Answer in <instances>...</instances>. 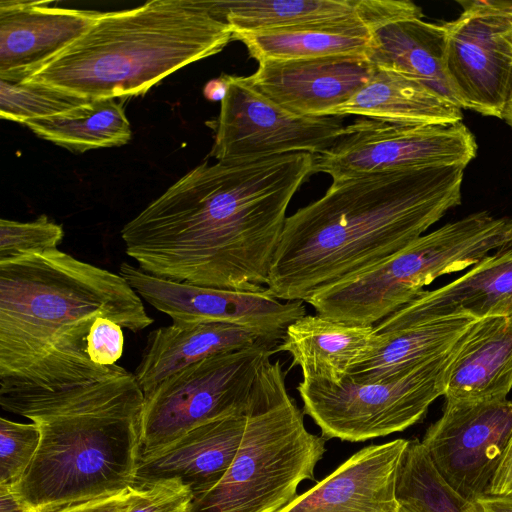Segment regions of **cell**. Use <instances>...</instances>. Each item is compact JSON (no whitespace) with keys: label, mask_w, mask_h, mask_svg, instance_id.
I'll list each match as a JSON object with an SVG mask.
<instances>
[{"label":"cell","mask_w":512,"mask_h":512,"mask_svg":"<svg viewBox=\"0 0 512 512\" xmlns=\"http://www.w3.org/2000/svg\"><path fill=\"white\" fill-rule=\"evenodd\" d=\"M313 159L289 153L203 162L123 226L126 254L167 280L265 291L287 208Z\"/></svg>","instance_id":"cell-1"},{"label":"cell","mask_w":512,"mask_h":512,"mask_svg":"<svg viewBox=\"0 0 512 512\" xmlns=\"http://www.w3.org/2000/svg\"><path fill=\"white\" fill-rule=\"evenodd\" d=\"M465 167L332 180L321 198L286 218L266 292L306 302L402 250L460 204Z\"/></svg>","instance_id":"cell-2"},{"label":"cell","mask_w":512,"mask_h":512,"mask_svg":"<svg viewBox=\"0 0 512 512\" xmlns=\"http://www.w3.org/2000/svg\"><path fill=\"white\" fill-rule=\"evenodd\" d=\"M100 317L133 333L154 322L119 273L58 248L0 262V393L59 391L125 372L90 357Z\"/></svg>","instance_id":"cell-3"},{"label":"cell","mask_w":512,"mask_h":512,"mask_svg":"<svg viewBox=\"0 0 512 512\" xmlns=\"http://www.w3.org/2000/svg\"><path fill=\"white\" fill-rule=\"evenodd\" d=\"M144 393L127 370L59 391L0 393L1 407L38 424V450L12 487L29 512L109 497L135 483Z\"/></svg>","instance_id":"cell-4"},{"label":"cell","mask_w":512,"mask_h":512,"mask_svg":"<svg viewBox=\"0 0 512 512\" xmlns=\"http://www.w3.org/2000/svg\"><path fill=\"white\" fill-rule=\"evenodd\" d=\"M232 39L231 27L202 0L148 1L99 13L82 36L23 81L88 99L139 96Z\"/></svg>","instance_id":"cell-5"},{"label":"cell","mask_w":512,"mask_h":512,"mask_svg":"<svg viewBox=\"0 0 512 512\" xmlns=\"http://www.w3.org/2000/svg\"><path fill=\"white\" fill-rule=\"evenodd\" d=\"M326 439L309 432L280 360L262 366L238 452L221 480L187 512H278L315 479Z\"/></svg>","instance_id":"cell-6"},{"label":"cell","mask_w":512,"mask_h":512,"mask_svg":"<svg viewBox=\"0 0 512 512\" xmlns=\"http://www.w3.org/2000/svg\"><path fill=\"white\" fill-rule=\"evenodd\" d=\"M512 247L509 218L487 211L420 236L377 265L310 297L318 315L330 320L374 326L445 274L473 266L492 251Z\"/></svg>","instance_id":"cell-7"},{"label":"cell","mask_w":512,"mask_h":512,"mask_svg":"<svg viewBox=\"0 0 512 512\" xmlns=\"http://www.w3.org/2000/svg\"><path fill=\"white\" fill-rule=\"evenodd\" d=\"M454 349L382 381L362 383L346 377L330 384L302 380L297 391L303 412L326 440L364 442L402 432L421 421L429 406L443 396Z\"/></svg>","instance_id":"cell-8"},{"label":"cell","mask_w":512,"mask_h":512,"mask_svg":"<svg viewBox=\"0 0 512 512\" xmlns=\"http://www.w3.org/2000/svg\"><path fill=\"white\" fill-rule=\"evenodd\" d=\"M277 344L262 342L217 354L170 375L144 395L140 454L189 430L246 409L263 364Z\"/></svg>","instance_id":"cell-9"},{"label":"cell","mask_w":512,"mask_h":512,"mask_svg":"<svg viewBox=\"0 0 512 512\" xmlns=\"http://www.w3.org/2000/svg\"><path fill=\"white\" fill-rule=\"evenodd\" d=\"M331 148L314 155L313 173L332 180L387 171L467 165L476 155L473 134L462 121L394 123L359 118Z\"/></svg>","instance_id":"cell-10"},{"label":"cell","mask_w":512,"mask_h":512,"mask_svg":"<svg viewBox=\"0 0 512 512\" xmlns=\"http://www.w3.org/2000/svg\"><path fill=\"white\" fill-rule=\"evenodd\" d=\"M227 92L217 118L210 156L221 162H243L289 153L317 155L347 131L343 117L292 113L256 89L247 76L226 75Z\"/></svg>","instance_id":"cell-11"},{"label":"cell","mask_w":512,"mask_h":512,"mask_svg":"<svg viewBox=\"0 0 512 512\" xmlns=\"http://www.w3.org/2000/svg\"><path fill=\"white\" fill-rule=\"evenodd\" d=\"M460 4L444 24L446 77L460 108L503 119L512 100V2Z\"/></svg>","instance_id":"cell-12"},{"label":"cell","mask_w":512,"mask_h":512,"mask_svg":"<svg viewBox=\"0 0 512 512\" xmlns=\"http://www.w3.org/2000/svg\"><path fill=\"white\" fill-rule=\"evenodd\" d=\"M512 438V401H445L421 443L445 483L465 502L490 494Z\"/></svg>","instance_id":"cell-13"},{"label":"cell","mask_w":512,"mask_h":512,"mask_svg":"<svg viewBox=\"0 0 512 512\" xmlns=\"http://www.w3.org/2000/svg\"><path fill=\"white\" fill-rule=\"evenodd\" d=\"M119 274L134 291L175 324L220 322L254 329L280 343L286 329L306 315L303 301H282L261 292H244L167 280L122 262Z\"/></svg>","instance_id":"cell-14"},{"label":"cell","mask_w":512,"mask_h":512,"mask_svg":"<svg viewBox=\"0 0 512 512\" xmlns=\"http://www.w3.org/2000/svg\"><path fill=\"white\" fill-rule=\"evenodd\" d=\"M375 66L365 56H330L258 62L247 76L265 96L301 116L328 117L371 78Z\"/></svg>","instance_id":"cell-15"},{"label":"cell","mask_w":512,"mask_h":512,"mask_svg":"<svg viewBox=\"0 0 512 512\" xmlns=\"http://www.w3.org/2000/svg\"><path fill=\"white\" fill-rule=\"evenodd\" d=\"M408 440L369 445L278 512H399L396 482Z\"/></svg>","instance_id":"cell-16"},{"label":"cell","mask_w":512,"mask_h":512,"mask_svg":"<svg viewBox=\"0 0 512 512\" xmlns=\"http://www.w3.org/2000/svg\"><path fill=\"white\" fill-rule=\"evenodd\" d=\"M205 7L233 33L364 21L377 29L389 23L422 18L408 0H203Z\"/></svg>","instance_id":"cell-17"},{"label":"cell","mask_w":512,"mask_h":512,"mask_svg":"<svg viewBox=\"0 0 512 512\" xmlns=\"http://www.w3.org/2000/svg\"><path fill=\"white\" fill-rule=\"evenodd\" d=\"M0 1V79L23 81L82 36L100 12Z\"/></svg>","instance_id":"cell-18"},{"label":"cell","mask_w":512,"mask_h":512,"mask_svg":"<svg viewBox=\"0 0 512 512\" xmlns=\"http://www.w3.org/2000/svg\"><path fill=\"white\" fill-rule=\"evenodd\" d=\"M250 403L242 411L204 423L155 451L140 454L134 485L176 478L190 488L193 497L210 490L238 452Z\"/></svg>","instance_id":"cell-19"},{"label":"cell","mask_w":512,"mask_h":512,"mask_svg":"<svg viewBox=\"0 0 512 512\" xmlns=\"http://www.w3.org/2000/svg\"><path fill=\"white\" fill-rule=\"evenodd\" d=\"M494 316H512V247L485 257L440 288L424 290L386 318L413 323Z\"/></svg>","instance_id":"cell-20"},{"label":"cell","mask_w":512,"mask_h":512,"mask_svg":"<svg viewBox=\"0 0 512 512\" xmlns=\"http://www.w3.org/2000/svg\"><path fill=\"white\" fill-rule=\"evenodd\" d=\"M512 389V316L477 319L455 346L445 401L503 400Z\"/></svg>","instance_id":"cell-21"},{"label":"cell","mask_w":512,"mask_h":512,"mask_svg":"<svg viewBox=\"0 0 512 512\" xmlns=\"http://www.w3.org/2000/svg\"><path fill=\"white\" fill-rule=\"evenodd\" d=\"M379 340L374 326L336 322L305 315L286 329L276 352H287L302 380L341 383L352 368L370 357Z\"/></svg>","instance_id":"cell-22"},{"label":"cell","mask_w":512,"mask_h":512,"mask_svg":"<svg viewBox=\"0 0 512 512\" xmlns=\"http://www.w3.org/2000/svg\"><path fill=\"white\" fill-rule=\"evenodd\" d=\"M271 341L231 323L175 324L152 330L134 376L144 395L175 372L208 357Z\"/></svg>","instance_id":"cell-23"},{"label":"cell","mask_w":512,"mask_h":512,"mask_svg":"<svg viewBox=\"0 0 512 512\" xmlns=\"http://www.w3.org/2000/svg\"><path fill=\"white\" fill-rule=\"evenodd\" d=\"M475 320L452 317L399 323L384 318L374 325L379 340L376 350L347 377L370 383L405 373L451 351Z\"/></svg>","instance_id":"cell-24"},{"label":"cell","mask_w":512,"mask_h":512,"mask_svg":"<svg viewBox=\"0 0 512 512\" xmlns=\"http://www.w3.org/2000/svg\"><path fill=\"white\" fill-rule=\"evenodd\" d=\"M349 115L409 124L457 122L463 117L459 106L420 81L376 67L369 81L328 117Z\"/></svg>","instance_id":"cell-25"},{"label":"cell","mask_w":512,"mask_h":512,"mask_svg":"<svg viewBox=\"0 0 512 512\" xmlns=\"http://www.w3.org/2000/svg\"><path fill=\"white\" fill-rule=\"evenodd\" d=\"M445 47L444 24L410 18L375 30L367 58L376 68L416 79L459 106L445 73Z\"/></svg>","instance_id":"cell-26"},{"label":"cell","mask_w":512,"mask_h":512,"mask_svg":"<svg viewBox=\"0 0 512 512\" xmlns=\"http://www.w3.org/2000/svg\"><path fill=\"white\" fill-rule=\"evenodd\" d=\"M377 30L364 21L233 33L257 62L298 60L330 56H365Z\"/></svg>","instance_id":"cell-27"},{"label":"cell","mask_w":512,"mask_h":512,"mask_svg":"<svg viewBox=\"0 0 512 512\" xmlns=\"http://www.w3.org/2000/svg\"><path fill=\"white\" fill-rule=\"evenodd\" d=\"M36 135L71 151L121 146L131 138L123 107L113 98L92 99L59 115L24 123Z\"/></svg>","instance_id":"cell-28"},{"label":"cell","mask_w":512,"mask_h":512,"mask_svg":"<svg viewBox=\"0 0 512 512\" xmlns=\"http://www.w3.org/2000/svg\"><path fill=\"white\" fill-rule=\"evenodd\" d=\"M399 512H465L464 500L442 479L421 441L408 440L396 482Z\"/></svg>","instance_id":"cell-29"},{"label":"cell","mask_w":512,"mask_h":512,"mask_svg":"<svg viewBox=\"0 0 512 512\" xmlns=\"http://www.w3.org/2000/svg\"><path fill=\"white\" fill-rule=\"evenodd\" d=\"M90 100L45 84L0 79V116L9 121L59 115Z\"/></svg>","instance_id":"cell-30"},{"label":"cell","mask_w":512,"mask_h":512,"mask_svg":"<svg viewBox=\"0 0 512 512\" xmlns=\"http://www.w3.org/2000/svg\"><path fill=\"white\" fill-rule=\"evenodd\" d=\"M63 227L42 215L33 221L0 220V262L19 256L57 249Z\"/></svg>","instance_id":"cell-31"},{"label":"cell","mask_w":512,"mask_h":512,"mask_svg":"<svg viewBox=\"0 0 512 512\" xmlns=\"http://www.w3.org/2000/svg\"><path fill=\"white\" fill-rule=\"evenodd\" d=\"M41 431L35 422L0 419V485L13 486L31 464L40 444Z\"/></svg>","instance_id":"cell-32"},{"label":"cell","mask_w":512,"mask_h":512,"mask_svg":"<svg viewBox=\"0 0 512 512\" xmlns=\"http://www.w3.org/2000/svg\"><path fill=\"white\" fill-rule=\"evenodd\" d=\"M132 487L134 497L127 512H187L193 500L190 488L176 478Z\"/></svg>","instance_id":"cell-33"},{"label":"cell","mask_w":512,"mask_h":512,"mask_svg":"<svg viewBox=\"0 0 512 512\" xmlns=\"http://www.w3.org/2000/svg\"><path fill=\"white\" fill-rule=\"evenodd\" d=\"M133 497L134 489L131 487L109 497L69 505L52 512H127Z\"/></svg>","instance_id":"cell-34"},{"label":"cell","mask_w":512,"mask_h":512,"mask_svg":"<svg viewBox=\"0 0 512 512\" xmlns=\"http://www.w3.org/2000/svg\"><path fill=\"white\" fill-rule=\"evenodd\" d=\"M465 512H512V495L486 494L464 502Z\"/></svg>","instance_id":"cell-35"},{"label":"cell","mask_w":512,"mask_h":512,"mask_svg":"<svg viewBox=\"0 0 512 512\" xmlns=\"http://www.w3.org/2000/svg\"><path fill=\"white\" fill-rule=\"evenodd\" d=\"M490 494L512 495V438L492 481Z\"/></svg>","instance_id":"cell-36"},{"label":"cell","mask_w":512,"mask_h":512,"mask_svg":"<svg viewBox=\"0 0 512 512\" xmlns=\"http://www.w3.org/2000/svg\"><path fill=\"white\" fill-rule=\"evenodd\" d=\"M0 512H29L11 486L0 485Z\"/></svg>","instance_id":"cell-37"},{"label":"cell","mask_w":512,"mask_h":512,"mask_svg":"<svg viewBox=\"0 0 512 512\" xmlns=\"http://www.w3.org/2000/svg\"><path fill=\"white\" fill-rule=\"evenodd\" d=\"M227 92L226 74L221 77L212 79L206 83L203 89L204 96L211 101H222Z\"/></svg>","instance_id":"cell-38"},{"label":"cell","mask_w":512,"mask_h":512,"mask_svg":"<svg viewBox=\"0 0 512 512\" xmlns=\"http://www.w3.org/2000/svg\"><path fill=\"white\" fill-rule=\"evenodd\" d=\"M503 119L511 126L512 128V100L504 114Z\"/></svg>","instance_id":"cell-39"},{"label":"cell","mask_w":512,"mask_h":512,"mask_svg":"<svg viewBox=\"0 0 512 512\" xmlns=\"http://www.w3.org/2000/svg\"><path fill=\"white\" fill-rule=\"evenodd\" d=\"M509 224H510V229H511V232H512V218H509Z\"/></svg>","instance_id":"cell-40"}]
</instances>
